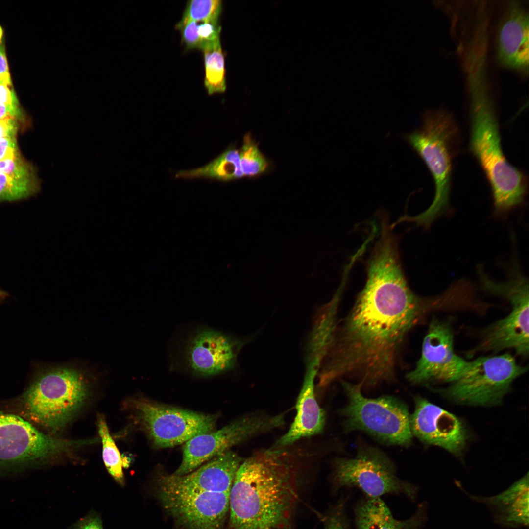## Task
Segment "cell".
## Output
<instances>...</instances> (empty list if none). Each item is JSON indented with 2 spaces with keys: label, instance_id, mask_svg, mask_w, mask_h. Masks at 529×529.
I'll return each instance as SVG.
<instances>
[{
  "label": "cell",
  "instance_id": "cell-14",
  "mask_svg": "<svg viewBox=\"0 0 529 529\" xmlns=\"http://www.w3.org/2000/svg\"><path fill=\"white\" fill-rule=\"evenodd\" d=\"M230 492H177L157 490L164 509L183 529H223Z\"/></svg>",
  "mask_w": 529,
  "mask_h": 529
},
{
  "label": "cell",
  "instance_id": "cell-26",
  "mask_svg": "<svg viewBox=\"0 0 529 529\" xmlns=\"http://www.w3.org/2000/svg\"><path fill=\"white\" fill-rule=\"evenodd\" d=\"M240 157L244 176H257L264 172L267 168L266 158L259 150L250 134H246L244 136Z\"/></svg>",
  "mask_w": 529,
  "mask_h": 529
},
{
  "label": "cell",
  "instance_id": "cell-18",
  "mask_svg": "<svg viewBox=\"0 0 529 529\" xmlns=\"http://www.w3.org/2000/svg\"><path fill=\"white\" fill-rule=\"evenodd\" d=\"M496 52L503 66L527 74L529 70V13L517 1H510L496 35Z\"/></svg>",
  "mask_w": 529,
  "mask_h": 529
},
{
  "label": "cell",
  "instance_id": "cell-17",
  "mask_svg": "<svg viewBox=\"0 0 529 529\" xmlns=\"http://www.w3.org/2000/svg\"><path fill=\"white\" fill-rule=\"evenodd\" d=\"M242 459L230 450L188 474L164 475L158 480L157 490L177 492H230Z\"/></svg>",
  "mask_w": 529,
  "mask_h": 529
},
{
  "label": "cell",
  "instance_id": "cell-12",
  "mask_svg": "<svg viewBox=\"0 0 529 529\" xmlns=\"http://www.w3.org/2000/svg\"><path fill=\"white\" fill-rule=\"evenodd\" d=\"M284 423L282 414L273 416L252 415L236 420L217 431L195 436L185 442L182 462L173 474L181 476L188 474L203 462L230 450L233 446L280 427Z\"/></svg>",
  "mask_w": 529,
  "mask_h": 529
},
{
  "label": "cell",
  "instance_id": "cell-32",
  "mask_svg": "<svg viewBox=\"0 0 529 529\" xmlns=\"http://www.w3.org/2000/svg\"><path fill=\"white\" fill-rule=\"evenodd\" d=\"M74 529H103L100 518L96 514H91L81 519L75 526Z\"/></svg>",
  "mask_w": 529,
  "mask_h": 529
},
{
  "label": "cell",
  "instance_id": "cell-27",
  "mask_svg": "<svg viewBox=\"0 0 529 529\" xmlns=\"http://www.w3.org/2000/svg\"><path fill=\"white\" fill-rule=\"evenodd\" d=\"M34 181H23L0 172V201H13L25 198L34 193Z\"/></svg>",
  "mask_w": 529,
  "mask_h": 529
},
{
  "label": "cell",
  "instance_id": "cell-29",
  "mask_svg": "<svg viewBox=\"0 0 529 529\" xmlns=\"http://www.w3.org/2000/svg\"><path fill=\"white\" fill-rule=\"evenodd\" d=\"M324 529H349L343 503L339 504L325 521Z\"/></svg>",
  "mask_w": 529,
  "mask_h": 529
},
{
  "label": "cell",
  "instance_id": "cell-20",
  "mask_svg": "<svg viewBox=\"0 0 529 529\" xmlns=\"http://www.w3.org/2000/svg\"><path fill=\"white\" fill-rule=\"evenodd\" d=\"M465 493L473 500L485 504L497 524L510 528L528 526V473L508 488L494 496L481 497Z\"/></svg>",
  "mask_w": 529,
  "mask_h": 529
},
{
  "label": "cell",
  "instance_id": "cell-35",
  "mask_svg": "<svg viewBox=\"0 0 529 529\" xmlns=\"http://www.w3.org/2000/svg\"><path fill=\"white\" fill-rule=\"evenodd\" d=\"M18 108L9 106L0 102V120L6 118H15L19 114Z\"/></svg>",
  "mask_w": 529,
  "mask_h": 529
},
{
  "label": "cell",
  "instance_id": "cell-21",
  "mask_svg": "<svg viewBox=\"0 0 529 529\" xmlns=\"http://www.w3.org/2000/svg\"><path fill=\"white\" fill-rule=\"evenodd\" d=\"M427 507L423 502L411 517L398 520L380 497H368L355 507L357 529H420L427 521Z\"/></svg>",
  "mask_w": 529,
  "mask_h": 529
},
{
  "label": "cell",
  "instance_id": "cell-34",
  "mask_svg": "<svg viewBox=\"0 0 529 529\" xmlns=\"http://www.w3.org/2000/svg\"><path fill=\"white\" fill-rule=\"evenodd\" d=\"M15 118L0 120V138L5 137H15L17 125Z\"/></svg>",
  "mask_w": 529,
  "mask_h": 529
},
{
  "label": "cell",
  "instance_id": "cell-31",
  "mask_svg": "<svg viewBox=\"0 0 529 529\" xmlns=\"http://www.w3.org/2000/svg\"><path fill=\"white\" fill-rule=\"evenodd\" d=\"M11 86L0 83V102L4 104L18 108V102Z\"/></svg>",
  "mask_w": 529,
  "mask_h": 529
},
{
  "label": "cell",
  "instance_id": "cell-38",
  "mask_svg": "<svg viewBox=\"0 0 529 529\" xmlns=\"http://www.w3.org/2000/svg\"></svg>",
  "mask_w": 529,
  "mask_h": 529
},
{
  "label": "cell",
  "instance_id": "cell-10",
  "mask_svg": "<svg viewBox=\"0 0 529 529\" xmlns=\"http://www.w3.org/2000/svg\"><path fill=\"white\" fill-rule=\"evenodd\" d=\"M334 479L337 486L357 487L370 498L403 494L415 500L418 491L417 486L399 479L390 460L372 447L361 448L354 458L337 459Z\"/></svg>",
  "mask_w": 529,
  "mask_h": 529
},
{
  "label": "cell",
  "instance_id": "cell-30",
  "mask_svg": "<svg viewBox=\"0 0 529 529\" xmlns=\"http://www.w3.org/2000/svg\"><path fill=\"white\" fill-rule=\"evenodd\" d=\"M18 155L15 137L0 138V161L13 159Z\"/></svg>",
  "mask_w": 529,
  "mask_h": 529
},
{
  "label": "cell",
  "instance_id": "cell-8",
  "mask_svg": "<svg viewBox=\"0 0 529 529\" xmlns=\"http://www.w3.org/2000/svg\"><path fill=\"white\" fill-rule=\"evenodd\" d=\"M76 445L75 440L55 438L21 417L0 411V471L36 466Z\"/></svg>",
  "mask_w": 529,
  "mask_h": 529
},
{
  "label": "cell",
  "instance_id": "cell-33",
  "mask_svg": "<svg viewBox=\"0 0 529 529\" xmlns=\"http://www.w3.org/2000/svg\"><path fill=\"white\" fill-rule=\"evenodd\" d=\"M0 83L11 86V80L3 45L0 43Z\"/></svg>",
  "mask_w": 529,
  "mask_h": 529
},
{
  "label": "cell",
  "instance_id": "cell-37",
  "mask_svg": "<svg viewBox=\"0 0 529 529\" xmlns=\"http://www.w3.org/2000/svg\"><path fill=\"white\" fill-rule=\"evenodd\" d=\"M4 295H5L4 293L3 292H2V291H0V299H1V298H3V297H4Z\"/></svg>",
  "mask_w": 529,
  "mask_h": 529
},
{
  "label": "cell",
  "instance_id": "cell-16",
  "mask_svg": "<svg viewBox=\"0 0 529 529\" xmlns=\"http://www.w3.org/2000/svg\"><path fill=\"white\" fill-rule=\"evenodd\" d=\"M415 404V410L410 416L412 433L424 443L457 456L462 455L468 433L462 420L422 397H416Z\"/></svg>",
  "mask_w": 529,
  "mask_h": 529
},
{
  "label": "cell",
  "instance_id": "cell-22",
  "mask_svg": "<svg viewBox=\"0 0 529 529\" xmlns=\"http://www.w3.org/2000/svg\"><path fill=\"white\" fill-rule=\"evenodd\" d=\"M240 153L230 147L206 166L179 172L176 177L183 178L207 177L229 181L243 177Z\"/></svg>",
  "mask_w": 529,
  "mask_h": 529
},
{
  "label": "cell",
  "instance_id": "cell-19",
  "mask_svg": "<svg viewBox=\"0 0 529 529\" xmlns=\"http://www.w3.org/2000/svg\"><path fill=\"white\" fill-rule=\"evenodd\" d=\"M308 361L305 379L296 405V416L288 432L271 449H282L302 437L315 435L323 431L325 413L319 406L314 393V381L319 363L314 360Z\"/></svg>",
  "mask_w": 529,
  "mask_h": 529
},
{
  "label": "cell",
  "instance_id": "cell-11",
  "mask_svg": "<svg viewBox=\"0 0 529 529\" xmlns=\"http://www.w3.org/2000/svg\"><path fill=\"white\" fill-rule=\"evenodd\" d=\"M139 420L157 447H173L193 437L210 433L215 427V416L149 400L133 401Z\"/></svg>",
  "mask_w": 529,
  "mask_h": 529
},
{
  "label": "cell",
  "instance_id": "cell-25",
  "mask_svg": "<svg viewBox=\"0 0 529 529\" xmlns=\"http://www.w3.org/2000/svg\"><path fill=\"white\" fill-rule=\"evenodd\" d=\"M220 0H191L188 1L181 20L175 28L191 21L198 22L219 21L222 11Z\"/></svg>",
  "mask_w": 529,
  "mask_h": 529
},
{
  "label": "cell",
  "instance_id": "cell-4",
  "mask_svg": "<svg viewBox=\"0 0 529 529\" xmlns=\"http://www.w3.org/2000/svg\"><path fill=\"white\" fill-rule=\"evenodd\" d=\"M90 386L78 369L55 367L40 373L21 398L26 420L53 432L64 428L87 400Z\"/></svg>",
  "mask_w": 529,
  "mask_h": 529
},
{
  "label": "cell",
  "instance_id": "cell-28",
  "mask_svg": "<svg viewBox=\"0 0 529 529\" xmlns=\"http://www.w3.org/2000/svg\"><path fill=\"white\" fill-rule=\"evenodd\" d=\"M0 172L18 180L35 182L30 168L21 159L19 155L13 159L0 161Z\"/></svg>",
  "mask_w": 529,
  "mask_h": 529
},
{
  "label": "cell",
  "instance_id": "cell-6",
  "mask_svg": "<svg viewBox=\"0 0 529 529\" xmlns=\"http://www.w3.org/2000/svg\"><path fill=\"white\" fill-rule=\"evenodd\" d=\"M342 385L348 398L347 404L340 411L346 431H363L388 444L411 443L410 416L403 401L389 395L367 398L360 384L343 380Z\"/></svg>",
  "mask_w": 529,
  "mask_h": 529
},
{
  "label": "cell",
  "instance_id": "cell-5",
  "mask_svg": "<svg viewBox=\"0 0 529 529\" xmlns=\"http://www.w3.org/2000/svg\"><path fill=\"white\" fill-rule=\"evenodd\" d=\"M458 129L451 114L444 110L428 111L422 127L405 136L426 164L433 177L435 195L431 206L414 216H404V222L428 227L448 207L453 147Z\"/></svg>",
  "mask_w": 529,
  "mask_h": 529
},
{
  "label": "cell",
  "instance_id": "cell-9",
  "mask_svg": "<svg viewBox=\"0 0 529 529\" xmlns=\"http://www.w3.org/2000/svg\"><path fill=\"white\" fill-rule=\"evenodd\" d=\"M484 288L505 298L511 311L505 318L489 326L482 334L477 351L497 353L512 349L522 358L529 356V284L524 277L505 283H497L484 274L481 276Z\"/></svg>",
  "mask_w": 529,
  "mask_h": 529
},
{
  "label": "cell",
  "instance_id": "cell-24",
  "mask_svg": "<svg viewBox=\"0 0 529 529\" xmlns=\"http://www.w3.org/2000/svg\"><path fill=\"white\" fill-rule=\"evenodd\" d=\"M98 432L102 441V458L109 473L119 483H124L123 462L120 454L109 432L104 417L97 419Z\"/></svg>",
  "mask_w": 529,
  "mask_h": 529
},
{
  "label": "cell",
  "instance_id": "cell-7",
  "mask_svg": "<svg viewBox=\"0 0 529 529\" xmlns=\"http://www.w3.org/2000/svg\"><path fill=\"white\" fill-rule=\"evenodd\" d=\"M509 353L482 356L469 361L461 375L447 387L437 390L459 404L492 406L501 404L513 381L526 372Z\"/></svg>",
  "mask_w": 529,
  "mask_h": 529
},
{
  "label": "cell",
  "instance_id": "cell-23",
  "mask_svg": "<svg viewBox=\"0 0 529 529\" xmlns=\"http://www.w3.org/2000/svg\"><path fill=\"white\" fill-rule=\"evenodd\" d=\"M204 56V84L208 94L224 92L226 89L224 56L220 37L206 43L200 49Z\"/></svg>",
  "mask_w": 529,
  "mask_h": 529
},
{
  "label": "cell",
  "instance_id": "cell-15",
  "mask_svg": "<svg viewBox=\"0 0 529 529\" xmlns=\"http://www.w3.org/2000/svg\"><path fill=\"white\" fill-rule=\"evenodd\" d=\"M242 340L209 328H199L190 337L184 356L190 371L199 377H211L234 369Z\"/></svg>",
  "mask_w": 529,
  "mask_h": 529
},
{
  "label": "cell",
  "instance_id": "cell-13",
  "mask_svg": "<svg viewBox=\"0 0 529 529\" xmlns=\"http://www.w3.org/2000/svg\"><path fill=\"white\" fill-rule=\"evenodd\" d=\"M468 363L455 353L450 322L433 317L423 340L421 357L406 378L415 385L450 384L461 375Z\"/></svg>",
  "mask_w": 529,
  "mask_h": 529
},
{
  "label": "cell",
  "instance_id": "cell-2",
  "mask_svg": "<svg viewBox=\"0 0 529 529\" xmlns=\"http://www.w3.org/2000/svg\"><path fill=\"white\" fill-rule=\"evenodd\" d=\"M282 449L260 451L243 460L229 500V529H272L289 517L295 494V471Z\"/></svg>",
  "mask_w": 529,
  "mask_h": 529
},
{
  "label": "cell",
  "instance_id": "cell-36",
  "mask_svg": "<svg viewBox=\"0 0 529 529\" xmlns=\"http://www.w3.org/2000/svg\"><path fill=\"white\" fill-rule=\"evenodd\" d=\"M2 34H3V30H2V29L0 25V41L1 39Z\"/></svg>",
  "mask_w": 529,
  "mask_h": 529
},
{
  "label": "cell",
  "instance_id": "cell-1",
  "mask_svg": "<svg viewBox=\"0 0 529 529\" xmlns=\"http://www.w3.org/2000/svg\"><path fill=\"white\" fill-rule=\"evenodd\" d=\"M366 281L352 309L337 322L323 360L321 383L356 380L363 387L394 380L408 334L433 306L410 288L398 241L383 236L366 262Z\"/></svg>",
  "mask_w": 529,
  "mask_h": 529
},
{
  "label": "cell",
  "instance_id": "cell-3",
  "mask_svg": "<svg viewBox=\"0 0 529 529\" xmlns=\"http://www.w3.org/2000/svg\"><path fill=\"white\" fill-rule=\"evenodd\" d=\"M466 79L470 99V149L490 185L497 211L521 204L526 192L525 177L503 151L498 121L486 72L475 69Z\"/></svg>",
  "mask_w": 529,
  "mask_h": 529
}]
</instances>
